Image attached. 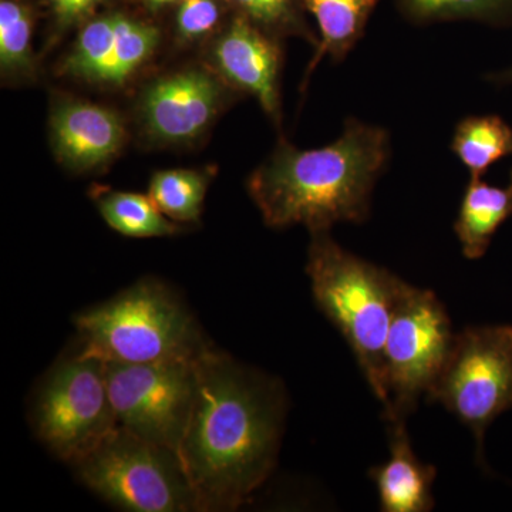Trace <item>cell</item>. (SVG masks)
Wrapping results in <instances>:
<instances>
[{
	"mask_svg": "<svg viewBox=\"0 0 512 512\" xmlns=\"http://www.w3.org/2000/svg\"><path fill=\"white\" fill-rule=\"evenodd\" d=\"M90 490L131 512L197 511L180 457L117 426L73 464Z\"/></svg>",
	"mask_w": 512,
	"mask_h": 512,
	"instance_id": "5",
	"label": "cell"
},
{
	"mask_svg": "<svg viewBox=\"0 0 512 512\" xmlns=\"http://www.w3.org/2000/svg\"><path fill=\"white\" fill-rule=\"evenodd\" d=\"M451 150L471 177H483L491 165L512 154V127L500 116H470L457 124Z\"/></svg>",
	"mask_w": 512,
	"mask_h": 512,
	"instance_id": "18",
	"label": "cell"
},
{
	"mask_svg": "<svg viewBox=\"0 0 512 512\" xmlns=\"http://www.w3.org/2000/svg\"><path fill=\"white\" fill-rule=\"evenodd\" d=\"M80 352L114 363L195 362L210 342L177 295L144 279L76 318Z\"/></svg>",
	"mask_w": 512,
	"mask_h": 512,
	"instance_id": "4",
	"label": "cell"
},
{
	"mask_svg": "<svg viewBox=\"0 0 512 512\" xmlns=\"http://www.w3.org/2000/svg\"><path fill=\"white\" fill-rule=\"evenodd\" d=\"M404 19L414 25L474 20L487 25L512 23V0H396Z\"/></svg>",
	"mask_w": 512,
	"mask_h": 512,
	"instance_id": "20",
	"label": "cell"
},
{
	"mask_svg": "<svg viewBox=\"0 0 512 512\" xmlns=\"http://www.w3.org/2000/svg\"><path fill=\"white\" fill-rule=\"evenodd\" d=\"M220 83L202 69L181 70L151 83L138 106L148 136L164 144H188L200 138L220 113L224 94Z\"/></svg>",
	"mask_w": 512,
	"mask_h": 512,
	"instance_id": "11",
	"label": "cell"
},
{
	"mask_svg": "<svg viewBox=\"0 0 512 512\" xmlns=\"http://www.w3.org/2000/svg\"><path fill=\"white\" fill-rule=\"evenodd\" d=\"M212 63L225 82L254 96L275 124H281L282 49L279 39L238 13L212 46Z\"/></svg>",
	"mask_w": 512,
	"mask_h": 512,
	"instance_id": "12",
	"label": "cell"
},
{
	"mask_svg": "<svg viewBox=\"0 0 512 512\" xmlns=\"http://www.w3.org/2000/svg\"><path fill=\"white\" fill-rule=\"evenodd\" d=\"M404 419L390 421V457L370 468L380 508L384 512H429L433 510V484L437 470L414 454Z\"/></svg>",
	"mask_w": 512,
	"mask_h": 512,
	"instance_id": "14",
	"label": "cell"
},
{
	"mask_svg": "<svg viewBox=\"0 0 512 512\" xmlns=\"http://www.w3.org/2000/svg\"><path fill=\"white\" fill-rule=\"evenodd\" d=\"M151 8H161V6L170 5V3L177 2V0H146Z\"/></svg>",
	"mask_w": 512,
	"mask_h": 512,
	"instance_id": "26",
	"label": "cell"
},
{
	"mask_svg": "<svg viewBox=\"0 0 512 512\" xmlns=\"http://www.w3.org/2000/svg\"><path fill=\"white\" fill-rule=\"evenodd\" d=\"M231 2L238 13L276 39L296 36L318 46L319 39H316L306 22V8L303 0H231Z\"/></svg>",
	"mask_w": 512,
	"mask_h": 512,
	"instance_id": "22",
	"label": "cell"
},
{
	"mask_svg": "<svg viewBox=\"0 0 512 512\" xmlns=\"http://www.w3.org/2000/svg\"><path fill=\"white\" fill-rule=\"evenodd\" d=\"M389 158V133L350 117L329 146L301 150L281 138L248 178V192L271 228L305 225L315 234L362 224Z\"/></svg>",
	"mask_w": 512,
	"mask_h": 512,
	"instance_id": "2",
	"label": "cell"
},
{
	"mask_svg": "<svg viewBox=\"0 0 512 512\" xmlns=\"http://www.w3.org/2000/svg\"><path fill=\"white\" fill-rule=\"evenodd\" d=\"M319 30V43L308 67V76L323 56L342 62L365 35L379 0H303Z\"/></svg>",
	"mask_w": 512,
	"mask_h": 512,
	"instance_id": "16",
	"label": "cell"
},
{
	"mask_svg": "<svg viewBox=\"0 0 512 512\" xmlns=\"http://www.w3.org/2000/svg\"><path fill=\"white\" fill-rule=\"evenodd\" d=\"M454 338L446 308L434 292L402 279L384 346L387 420H406L416 410L440 375Z\"/></svg>",
	"mask_w": 512,
	"mask_h": 512,
	"instance_id": "7",
	"label": "cell"
},
{
	"mask_svg": "<svg viewBox=\"0 0 512 512\" xmlns=\"http://www.w3.org/2000/svg\"><path fill=\"white\" fill-rule=\"evenodd\" d=\"M195 362H106L117 424L178 454L197 390Z\"/></svg>",
	"mask_w": 512,
	"mask_h": 512,
	"instance_id": "9",
	"label": "cell"
},
{
	"mask_svg": "<svg viewBox=\"0 0 512 512\" xmlns=\"http://www.w3.org/2000/svg\"><path fill=\"white\" fill-rule=\"evenodd\" d=\"M33 420L39 439L60 460L74 464L89 453L119 426L106 362L80 350L60 362L40 387Z\"/></svg>",
	"mask_w": 512,
	"mask_h": 512,
	"instance_id": "8",
	"label": "cell"
},
{
	"mask_svg": "<svg viewBox=\"0 0 512 512\" xmlns=\"http://www.w3.org/2000/svg\"><path fill=\"white\" fill-rule=\"evenodd\" d=\"M106 0H47L60 28H67L89 16Z\"/></svg>",
	"mask_w": 512,
	"mask_h": 512,
	"instance_id": "24",
	"label": "cell"
},
{
	"mask_svg": "<svg viewBox=\"0 0 512 512\" xmlns=\"http://www.w3.org/2000/svg\"><path fill=\"white\" fill-rule=\"evenodd\" d=\"M221 18L217 0H181L177 12V32L181 39L197 40L211 33Z\"/></svg>",
	"mask_w": 512,
	"mask_h": 512,
	"instance_id": "23",
	"label": "cell"
},
{
	"mask_svg": "<svg viewBox=\"0 0 512 512\" xmlns=\"http://www.w3.org/2000/svg\"><path fill=\"white\" fill-rule=\"evenodd\" d=\"M92 198L106 224L131 238L171 237L181 228L165 217L150 195L94 188Z\"/></svg>",
	"mask_w": 512,
	"mask_h": 512,
	"instance_id": "17",
	"label": "cell"
},
{
	"mask_svg": "<svg viewBox=\"0 0 512 512\" xmlns=\"http://www.w3.org/2000/svg\"><path fill=\"white\" fill-rule=\"evenodd\" d=\"M50 140L57 158L77 173L114 160L127 140L116 111L83 100H60L50 113Z\"/></svg>",
	"mask_w": 512,
	"mask_h": 512,
	"instance_id": "13",
	"label": "cell"
},
{
	"mask_svg": "<svg viewBox=\"0 0 512 512\" xmlns=\"http://www.w3.org/2000/svg\"><path fill=\"white\" fill-rule=\"evenodd\" d=\"M426 396L466 424L484 464L485 431L512 409V326H470L457 333Z\"/></svg>",
	"mask_w": 512,
	"mask_h": 512,
	"instance_id": "6",
	"label": "cell"
},
{
	"mask_svg": "<svg viewBox=\"0 0 512 512\" xmlns=\"http://www.w3.org/2000/svg\"><path fill=\"white\" fill-rule=\"evenodd\" d=\"M511 215L512 171L510 183L505 187H495L481 177H471L454 224L463 255L473 261L483 258L494 235Z\"/></svg>",
	"mask_w": 512,
	"mask_h": 512,
	"instance_id": "15",
	"label": "cell"
},
{
	"mask_svg": "<svg viewBox=\"0 0 512 512\" xmlns=\"http://www.w3.org/2000/svg\"><path fill=\"white\" fill-rule=\"evenodd\" d=\"M178 457L201 512L234 511L271 476L285 419L281 383L210 348Z\"/></svg>",
	"mask_w": 512,
	"mask_h": 512,
	"instance_id": "1",
	"label": "cell"
},
{
	"mask_svg": "<svg viewBox=\"0 0 512 512\" xmlns=\"http://www.w3.org/2000/svg\"><path fill=\"white\" fill-rule=\"evenodd\" d=\"M330 231L312 234L306 274L313 298L352 349L373 394L390 410L384 346L399 289V276L340 247Z\"/></svg>",
	"mask_w": 512,
	"mask_h": 512,
	"instance_id": "3",
	"label": "cell"
},
{
	"mask_svg": "<svg viewBox=\"0 0 512 512\" xmlns=\"http://www.w3.org/2000/svg\"><path fill=\"white\" fill-rule=\"evenodd\" d=\"M35 15L22 0H0V70L8 79L35 74L33 56Z\"/></svg>",
	"mask_w": 512,
	"mask_h": 512,
	"instance_id": "21",
	"label": "cell"
},
{
	"mask_svg": "<svg viewBox=\"0 0 512 512\" xmlns=\"http://www.w3.org/2000/svg\"><path fill=\"white\" fill-rule=\"evenodd\" d=\"M158 42L160 33L150 23L124 13L99 16L80 30L63 70L89 83L123 86L153 56Z\"/></svg>",
	"mask_w": 512,
	"mask_h": 512,
	"instance_id": "10",
	"label": "cell"
},
{
	"mask_svg": "<svg viewBox=\"0 0 512 512\" xmlns=\"http://www.w3.org/2000/svg\"><path fill=\"white\" fill-rule=\"evenodd\" d=\"M487 79L495 84H512V67L501 73L490 74Z\"/></svg>",
	"mask_w": 512,
	"mask_h": 512,
	"instance_id": "25",
	"label": "cell"
},
{
	"mask_svg": "<svg viewBox=\"0 0 512 512\" xmlns=\"http://www.w3.org/2000/svg\"><path fill=\"white\" fill-rule=\"evenodd\" d=\"M210 175L197 170H164L153 175L148 195L165 217L197 222L204 208Z\"/></svg>",
	"mask_w": 512,
	"mask_h": 512,
	"instance_id": "19",
	"label": "cell"
}]
</instances>
